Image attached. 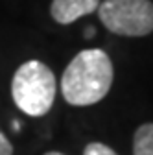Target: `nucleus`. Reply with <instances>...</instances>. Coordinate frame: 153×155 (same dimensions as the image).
Returning a JSON list of instances; mask_svg holds the SVG:
<instances>
[{"instance_id": "f03ea898", "label": "nucleus", "mask_w": 153, "mask_h": 155, "mask_svg": "<svg viewBox=\"0 0 153 155\" xmlns=\"http://www.w3.org/2000/svg\"><path fill=\"white\" fill-rule=\"evenodd\" d=\"M55 76L41 61L30 59L13 74L11 96L15 105L28 116H44L55 100Z\"/></svg>"}, {"instance_id": "1a4fd4ad", "label": "nucleus", "mask_w": 153, "mask_h": 155, "mask_svg": "<svg viewBox=\"0 0 153 155\" xmlns=\"http://www.w3.org/2000/svg\"><path fill=\"white\" fill-rule=\"evenodd\" d=\"M44 155H65V153H61V151H48V153H44Z\"/></svg>"}, {"instance_id": "20e7f679", "label": "nucleus", "mask_w": 153, "mask_h": 155, "mask_svg": "<svg viewBox=\"0 0 153 155\" xmlns=\"http://www.w3.org/2000/svg\"><path fill=\"white\" fill-rule=\"evenodd\" d=\"M100 0H52L50 15L57 24H72L98 9Z\"/></svg>"}, {"instance_id": "0eeeda50", "label": "nucleus", "mask_w": 153, "mask_h": 155, "mask_svg": "<svg viewBox=\"0 0 153 155\" xmlns=\"http://www.w3.org/2000/svg\"><path fill=\"white\" fill-rule=\"evenodd\" d=\"M0 155H13V144L0 129Z\"/></svg>"}, {"instance_id": "6e6552de", "label": "nucleus", "mask_w": 153, "mask_h": 155, "mask_svg": "<svg viewBox=\"0 0 153 155\" xmlns=\"http://www.w3.org/2000/svg\"><path fill=\"white\" fill-rule=\"evenodd\" d=\"M85 35H87V37H92V35H94V30H92V28H89V30L85 31Z\"/></svg>"}, {"instance_id": "f257e3e1", "label": "nucleus", "mask_w": 153, "mask_h": 155, "mask_svg": "<svg viewBox=\"0 0 153 155\" xmlns=\"http://www.w3.org/2000/svg\"><path fill=\"white\" fill-rule=\"evenodd\" d=\"M112 63L100 48L81 50L63 72L61 92L67 104L85 107L103 100L112 85Z\"/></svg>"}, {"instance_id": "7ed1b4c3", "label": "nucleus", "mask_w": 153, "mask_h": 155, "mask_svg": "<svg viewBox=\"0 0 153 155\" xmlns=\"http://www.w3.org/2000/svg\"><path fill=\"white\" fill-rule=\"evenodd\" d=\"M98 15L114 35L144 37L153 31L151 0H103L98 6Z\"/></svg>"}, {"instance_id": "39448f33", "label": "nucleus", "mask_w": 153, "mask_h": 155, "mask_svg": "<svg viewBox=\"0 0 153 155\" xmlns=\"http://www.w3.org/2000/svg\"><path fill=\"white\" fill-rule=\"evenodd\" d=\"M133 155H153V124H142L135 131Z\"/></svg>"}, {"instance_id": "423d86ee", "label": "nucleus", "mask_w": 153, "mask_h": 155, "mask_svg": "<svg viewBox=\"0 0 153 155\" xmlns=\"http://www.w3.org/2000/svg\"><path fill=\"white\" fill-rule=\"evenodd\" d=\"M83 155H118L112 148L102 142H89L83 150Z\"/></svg>"}]
</instances>
